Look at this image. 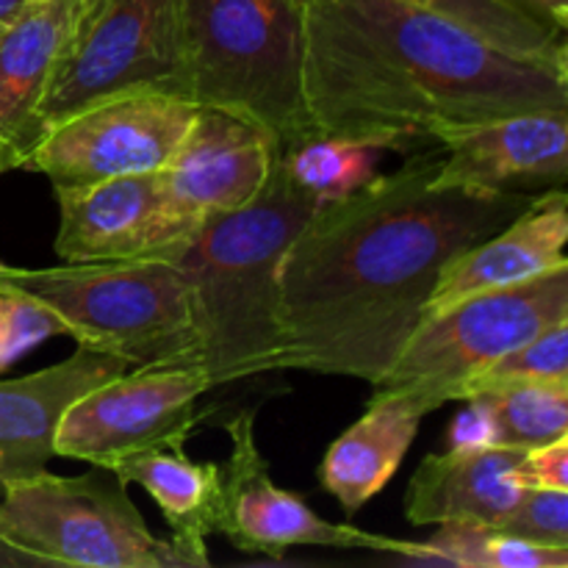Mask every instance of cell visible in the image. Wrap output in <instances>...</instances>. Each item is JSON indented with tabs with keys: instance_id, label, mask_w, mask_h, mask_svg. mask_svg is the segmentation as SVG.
<instances>
[{
	"instance_id": "cell-9",
	"label": "cell",
	"mask_w": 568,
	"mask_h": 568,
	"mask_svg": "<svg viewBox=\"0 0 568 568\" xmlns=\"http://www.w3.org/2000/svg\"><path fill=\"white\" fill-rule=\"evenodd\" d=\"M197 105L161 87H139L83 105L48 128L26 170L53 192L120 175L159 172L194 122Z\"/></svg>"
},
{
	"instance_id": "cell-13",
	"label": "cell",
	"mask_w": 568,
	"mask_h": 568,
	"mask_svg": "<svg viewBox=\"0 0 568 568\" xmlns=\"http://www.w3.org/2000/svg\"><path fill=\"white\" fill-rule=\"evenodd\" d=\"M433 183L471 192H532L564 186L568 175V109L521 111L449 128Z\"/></svg>"
},
{
	"instance_id": "cell-15",
	"label": "cell",
	"mask_w": 568,
	"mask_h": 568,
	"mask_svg": "<svg viewBox=\"0 0 568 568\" xmlns=\"http://www.w3.org/2000/svg\"><path fill=\"white\" fill-rule=\"evenodd\" d=\"M83 0H37L0 37V175L26 170L44 136L42 103Z\"/></svg>"
},
{
	"instance_id": "cell-5",
	"label": "cell",
	"mask_w": 568,
	"mask_h": 568,
	"mask_svg": "<svg viewBox=\"0 0 568 568\" xmlns=\"http://www.w3.org/2000/svg\"><path fill=\"white\" fill-rule=\"evenodd\" d=\"M0 292L53 311L64 336L131 366H200L189 292L170 255L20 270L0 264Z\"/></svg>"
},
{
	"instance_id": "cell-8",
	"label": "cell",
	"mask_w": 568,
	"mask_h": 568,
	"mask_svg": "<svg viewBox=\"0 0 568 568\" xmlns=\"http://www.w3.org/2000/svg\"><path fill=\"white\" fill-rule=\"evenodd\" d=\"M178 0H83L42 103L44 133L83 105L139 87L170 89Z\"/></svg>"
},
{
	"instance_id": "cell-22",
	"label": "cell",
	"mask_w": 568,
	"mask_h": 568,
	"mask_svg": "<svg viewBox=\"0 0 568 568\" xmlns=\"http://www.w3.org/2000/svg\"><path fill=\"white\" fill-rule=\"evenodd\" d=\"M414 3L453 17L460 26L471 28L508 53L568 70L566 31L505 3V0H414Z\"/></svg>"
},
{
	"instance_id": "cell-6",
	"label": "cell",
	"mask_w": 568,
	"mask_h": 568,
	"mask_svg": "<svg viewBox=\"0 0 568 568\" xmlns=\"http://www.w3.org/2000/svg\"><path fill=\"white\" fill-rule=\"evenodd\" d=\"M0 488V544L37 566L189 568L172 541L150 530L128 483L103 466L78 477L44 469Z\"/></svg>"
},
{
	"instance_id": "cell-31",
	"label": "cell",
	"mask_w": 568,
	"mask_h": 568,
	"mask_svg": "<svg viewBox=\"0 0 568 568\" xmlns=\"http://www.w3.org/2000/svg\"><path fill=\"white\" fill-rule=\"evenodd\" d=\"M28 6H31V0H0V37H3L6 28H9Z\"/></svg>"
},
{
	"instance_id": "cell-18",
	"label": "cell",
	"mask_w": 568,
	"mask_h": 568,
	"mask_svg": "<svg viewBox=\"0 0 568 568\" xmlns=\"http://www.w3.org/2000/svg\"><path fill=\"white\" fill-rule=\"evenodd\" d=\"M521 455L525 449L508 444L427 455L405 488V519L416 527L449 521L497 527L525 494Z\"/></svg>"
},
{
	"instance_id": "cell-29",
	"label": "cell",
	"mask_w": 568,
	"mask_h": 568,
	"mask_svg": "<svg viewBox=\"0 0 568 568\" xmlns=\"http://www.w3.org/2000/svg\"><path fill=\"white\" fill-rule=\"evenodd\" d=\"M466 408L449 425V449H486L503 444L499 422L486 397L464 399Z\"/></svg>"
},
{
	"instance_id": "cell-33",
	"label": "cell",
	"mask_w": 568,
	"mask_h": 568,
	"mask_svg": "<svg viewBox=\"0 0 568 568\" xmlns=\"http://www.w3.org/2000/svg\"><path fill=\"white\" fill-rule=\"evenodd\" d=\"M31 3H37V0H31Z\"/></svg>"
},
{
	"instance_id": "cell-2",
	"label": "cell",
	"mask_w": 568,
	"mask_h": 568,
	"mask_svg": "<svg viewBox=\"0 0 568 568\" xmlns=\"http://www.w3.org/2000/svg\"><path fill=\"white\" fill-rule=\"evenodd\" d=\"M316 133L383 150L521 111L568 109V70L497 48L414 0H294Z\"/></svg>"
},
{
	"instance_id": "cell-30",
	"label": "cell",
	"mask_w": 568,
	"mask_h": 568,
	"mask_svg": "<svg viewBox=\"0 0 568 568\" xmlns=\"http://www.w3.org/2000/svg\"><path fill=\"white\" fill-rule=\"evenodd\" d=\"M505 3L549 22V26L560 28V31L568 28V0H505Z\"/></svg>"
},
{
	"instance_id": "cell-4",
	"label": "cell",
	"mask_w": 568,
	"mask_h": 568,
	"mask_svg": "<svg viewBox=\"0 0 568 568\" xmlns=\"http://www.w3.org/2000/svg\"><path fill=\"white\" fill-rule=\"evenodd\" d=\"M166 92L247 120L281 150L320 136L303 98L294 0H178V70Z\"/></svg>"
},
{
	"instance_id": "cell-17",
	"label": "cell",
	"mask_w": 568,
	"mask_h": 568,
	"mask_svg": "<svg viewBox=\"0 0 568 568\" xmlns=\"http://www.w3.org/2000/svg\"><path fill=\"white\" fill-rule=\"evenodd\" d=\"M55 253L64 264H103L153 255L159 233V172L59 189Z\"/></svg>"
},
{
	"instance_id": "cell-26",
	"label": "cell",
	"mask_w": 568,
	"mask_h": 568,
	"mask_svg": "<svg viewBox=\"0 0 568 568\" xmlns=\"http://www.w3.org/2000/svg\"><path fill=\"white\" fill-rule=\"evenodd\" d=\"M53 336H64L59 316L20 292H0V375Z\"/></svg>"
},
{
	"instance_id": "cell-27",
	"label": "cell",
	"mask_w": 568,
	"mask_h": 568,
	"mask_svg": "<svg viewBox=\"0 0 568 568\" xmlns=\"http://www.w3.org/2000/svg\"><path fill=\"white\" fill-rule=\"evenodd\" d=\"M497 530L544 547H568V491L525 488L519 503L497 521Z\"/></svg>"
},
{
	"instance_id": "cell-12",
	"label": "cell",
	"mask_w": 568,
	"mask_h": 568,
	"mask_svg": "<svg viewBox=\"0 0 568 568\" xmlns=\"http://www.w3.org/2000/svg\"><path fill=\"white\" fill-rule=\"evenodd\" d=\"M231 438V460L222 469L220 532L244 555L286 558L292 547L369 549L399 555L405 541L375 536L353 525H333L308 508L300 494L277 488L270 464L255 444V414L242 410L222 422Z\"/></svg>"
},
{
	"instance_id": "cell-19",
	"label": "cell",
	"mask_w": 568,
	"mask_h": 568,
	"mask_svg": "<svg viewBox=\"0 0 568 568\" xmlns=\"http://www.w3.org/2000/svg\"><path fill=\"white\" fill-rule=\"evenodd\" d=\"M422 419L425 414L410 399L375 392L366 414L331 444L320 483L344 514H358L388 486L414 447Z\"/></svg>"
},
{
	"instance_id": "cell-14",
	"label": "cell",
	"mask_w": 568,
	"mask_h": 568,
	"mask_svg": "<svg viewBox=\"0 0 568 568\" xmlns=\"http://www.w3.org/2000/svg\"><path fill=\"white\" fill-rule=\"evenodd\" d=\"M568 200L564 186L536 194L503 231L453 255L438 272L422 322L444 314L477 294L519 286L532 277L568 266Z\"/></svg>"
},
{
	"instance_id": "cell-3",
	"label": "cell",
	"mask_w": 568,
	"mask_h": 568,
	"mask_svg": "<svg viewBox=\"0 0 568 568\" xmlns=\"http://www.w3.org/2000/svg\"><path fill=\"white\" fill-rule=\"evenodd\" d=\"M316 205L281 150L247 205L211 216L170 255L186 281L200 369L211 388L281 369V261Z\"/></svg>"
},
{
	"instance_id": "cell-20",
	"label": "cell",
	"mask_w": 568,
	"mask_h": 568,
	"mask_svg": "<svg viewBox=\"0 0 568 568\" xmlns=\"http://www.w3.org/2000/svg\"><path fill=\"white\" fill-rule=\"evenodd\" d=\"M120 480L150 494L189 568H209V538L220 532L222 466L192 460L183 447L150 449L114 466Z\"/></svg>"
},
{
	"instance_id": "cell-11",
	"label": "cell",
	"mask_w": 568,
	"mask_h": 568,
	"mask_svg": "<svg viewBox=\"0 0 568 568\" xmlns=\"http://www.w3.org/2000/svg\"><path fill=\"white\" fill-rule=\"evenodd\" d=\"M281 144L247 120L197 109L161 178L153 255H172L211 216L247 205L264 189Z\"/></svg>"
},
{
	"instance_id": "cell-1",
	"label": "cell",
	"mask_w": 568,
	"mask_h": 568,
	"mask_svg": "<svg viewBox=\"0 0 568 568\" xmlns=\"http://www.w3.org/2000/svg\"><path fill=\"white\" fill-rule=\"evenodd\" d=\"M444 150L316 205L281 261V369L375 386L453 255L503 231L530 192L436 186Z\"/></svg>"
},
{
	"instance_id": "cell-23",
	"label": "cell",
	"mask_w": 568,
	"mask_h": 568,
	"mask_svg": "<svg viewBox=\"0 0 568 568\" xmlns=\"http://www.w3.org/2000/svg\"><path fill=\"white\" fill-rule=\"evenodd\" d=\"M381 150V144L366 142V139L322 133L283 153H286V166L294 181L308 189L320 203H327L369 181L375 175V161Z\"/></svg>"
},
{
	"instance_id": "cell-28",
	"label": "cell",
	"mask_w": 568,
	"mask_h": 568,
	"mask_svg": "<svg viewBox=\"0 0 568 568\" xmlns=\"http://www.w3.org/2000/svg\"><path fill=\"white\" fill-rule=\"evenodd\" d=\"M519 480L525 488L568 491V433L541 447L525 449L519 460Z\"/></svg>"
},
{
	"instance_id": "cell-21",
	"label": "cell",
	"mask_w": 568,
	"mask_h": 568,
	"mask_svg": "<svg viewBox=\"0 0 568 568\" xmlns=\"http://www.w3.org/2000/svg\"><path fill=\"white\" fill-rule=\"evenodd\" d=\"M399 558L419 566L455 568H568V547H544L505 536L491 525L449 521L430 541H405Z\"/></svg>"
},
{
	"instance_id": "cell-16",
	"label": "cell",
	"mask_w": 568,
	"mask_h": 568,
	"mask_svg": "<svg viewBox=\"0 0 568 568\" xmlns=\"http://www.w3.org/2000/svg\"><path fill=\"white\" fill-rule=\"evenodd\" d=\"M128 369V361L78 344L70 358L48 369L0 381V486L48 469L64 410Z\"/></svg>"
},
{
	"instance_id": "cell-7",
	"label": "cell",
	"mask_w": 568,
	"mask_h": 568,
	"mask_svg": "<svg viewBox=\"0 0 568 568\" xmlns=\"http://www.w3.org/2000/svg\"><path fill=\"white\" fill-rule=\"evenodd\" d=\"M564 320H568V266H558L519 286L477 294L419 322L372 388L410 399L427 416L447 403H458L471 377Z\"/></svg>"
},
{
	"instance_id": "cell-32",
	"label": "cell",
	"mask_w": 568,
	"mask_h": 568,
	"mask_svg": "<svg viewBox=\"0 0 568 568\" xmlns=\"http://www.w3.org/2000/svg\"><path fill=\"white\" fill-rule=\"evenodd\" d=\"M0 566L17 568V566H37V564H33L31 558H26V555H20V552H14V549H9V547H6V544H0Z\"/></svg>"
},
{
	"instance_id": "cell-24",
	"label": "cell",
	"mask_w": 568,
	"mask_h": 568,
	"mask_svg": "<svg viewBox=\"0 0 568 568\" xmlns=\"http://www.w3.org/2000/svg\"><path fill=\"white\" fill-rule=\"evenodd\" d=\"M480 397L491 403L508 447L532 449L568 433V383H521Z\"/></svg>"
},
{
	"instance_id": "cell-25",
	"label": "cell",
	"mask_w": 568,
	"mask_h": 568,
	"mask_svg": "<svg viewBox=\"0 0 568 568\" xmlns=\"http://www.w3.org/2000/svg\"><path fill=\"white\" fill-rule=\"evenodd\" d=\"M521 383H568V320L555 322L530 342L519 344L486 366L466 383L458 403Z\"/></svg>"
},
{
	"instance_id": "cell-10",
	"label": "cell",
	"mask_w": 568,
	"mask_h": 568,
	"mask_svg": "<svg viewBox=\"0 0 568 568\" xmlns=\"http://www.w3.org/2000/svg\"><path fill=\"white\" fill-rule=\"evenodd\" d=\"M211 392L200 366H131L78 397L55 427V458L114 469L150 449L186 447L197 403Z\"/></svg>"
}]
</instances>
